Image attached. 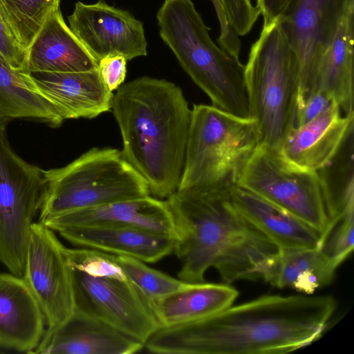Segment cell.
<instances>
[{
  "instance_id": "6da1fadb",
  "label": "cell",
  "mask_w": 354,
  "mask_h": 354,
  "mask_svg": "<svg viewBox=\"0 0 354 354\" xmlns=\"http://www.w3.org/2000/svg\"><path fill=\"white\" fill-rule=\"evenodd\" d=\"M337 307L331 295H266L206 318L159 327L144 348L157 354L285 353L317 341Z\"/></svg>"
},
{
  "instance_id": "7a4b0ae2",
  "label": "cell",
  "mask_w": 354,
  "mask_h": 354,
  "mask_svg": "<svg viewBox=\"0 0 354 354\" xmlns=\"http://www.w3.org/2000/svg\"><path fill=\"white\" fill-rule=\"evenodd\" d=\"M234 184L177 189L165 199L176 229L174 252L181 261L178 273L181 281L204 282L210 268L227 284L257 280L266 261L278 252L235 207L231 194Z\"/></svg>"
},
{
  "instance_id": "3957f363",
  "label": "cell",
  "mask_w": 354,
  "mask_h": 354,
  "mask_svg": "<svg viewBox=\"0 0 354 354\" xmlns=\"http://www.w3.org/2000/svg\"><path fill=\"white\" fill-rule=\"evenodd\" d=\"M111 109L123 156L153 197L167 199L180 184L191 120L182 89L166 80L142 76L118 88Z\"/></svg>"
},
{
  "instance_id": "277c9868",
  "label": "cell",
  "mask_w": 354,
  "mask_h": 354,
  "mask_svg": "<svg viewBox=\"0 0 354 354\" xmlns=\"http://www.w3.org/2000/svg\"><path fill=\"white\" fill-rule=\"evenodd\" d=\"M156 18L161 39L212 105L250 118L244 66L213 41L192 1L165 0Z\"/></svg>"
},
{
  "instance_id": "5b68a950",
  "label": "cell",
  "mask_w": 354,
  "mask_h": 354,
  "mask_svg": "<svg viewBox=\"0 0 354 354\" xmlns=\"http://www.w3.org/2000/svg\"><path fill=\"white\" fill-rule=\"evenodd\" d=\"M250 118L255 120L260 144L277 151L295 127L300 69L279 18L263 20L244 66Z\"/></svg>"
},
{
  "instance_id": "8992f818",
  "label": "cell",
  "mask_w": 354,
  "mask_h": 354,
  "mask_svg": "<svg viewBox=\"0 0 354 354\" xmlns=\"http://www.w3.org/2000/svg\"><path fill=\"white\" fill-rule=\"evenodd\" d=\"M45 176L39 221L150 195L147 182L116 149L93 148L65 167L45 171Z\"/></svg>"
},
{
  "instance_id": "52a82bcc",
  "label": "cell",
  "mask_w": 354,
  "mask_h": 354,
  "mask_svg": "<svg viewBox=\"0 0 354 354\" xmlns=\"http://www.w3.org/2000/svg\"><path fill=\"white\" fill-rule=\"evenodd\" d=\"M259 144L254 119L240 118L212 105L194 104L178 189L236 184Z\"/></svg>"
},
{
  "instance_id": "ba28073f",
  "label": "cell",
  "mask_w": 354,
  "mask_h": 354,
  "mask_svg": "<svg viewBox=\"0 0 354 354\" xmlns=\"http://www.w3.org/2000/svg\"><path fill=\"white\" fill-rule=\"evenodd\" d=\"M0 115V262L22 277L30 226L46 189L45 171L19 156Z\"/></svg>"
},
{
  "instance_id": "9c48e42d",
  "label": "cell",
  "mask_w": 354,
  "mask_h": 354,
  "mask_svg": "<svg viewBox=\"0 0 354 354\" xmlns=\"http://www.w3.org/2000/svg\"><path fill=\"white\" fill-rule=\"evenodd\" d=\"M301 219L323 234L329 218L315 171L297 167L259 144L236 183Z\"/></svg>"
},
{
  "instance_id": "30bf717a",
  "label": "cell",
  "mask_w": 354,
  "mask_h": 354,
  "mask_svg": "<svg viewBox=\"0 0 354 354\" xmlns=\"http://www.w3.org/2000/svg\"><path fill=\"white\" fill-rule=\"evenodd\" d=\"M68 267L74 310L144 344L160 327L151 302L127 277L94 276Z\"/></svg>"
},
{
  "instance_id": "8fae6325",
  "label": "cell",
  "mask_w": 354,
  "mask_h": 354,
  "mask_svg": "<svg viewBox=\"0 0 354 354\" xmlns=\"http://www.w3.org/2000/svg\"><path fill=\"white\" fill-rule=\"evenodd\" d=\"M354 0H292L279 19L299 65L298 104L315 90L321 59Z\"/></svg>"
},
{
  "instance_id": "7c38bea8",
  "label": "cell",
  "mask_w": 354,
  "mask_h": 354,
  "mask_svg": "<svg viewBox=\"0 0 354 354\" xmlns=\"http://www.w3.org/2000/svg\"><path fill=\"white\" fill-rule=\"evenodd\" d=\"M64 247L55 232L40 222L30 226L22 277L52 330L74 311L73 286Z\"/></svg>"
},
{
  "instance_id": "4fadbf2b",
  "label": "cell",
  "mask_w": 354,
  "mask_h": 354,
  "mask_svg": "<svg viewBox=\"0 0 354 354\" xmlns=\"http://www.w3.org/2000/svg\"><path fill=\"white\" fill-rule=\"evenodd\" d=\"M68 20L71 30L97 62L112 54L127 61L147 55L143 24L127 10L103 0L92 4L79 1Z\"/></svg>"
},
{
  "instance_id": "5bb4252c",
  "label": "cell",
  "mask_w": 354,
  "mask_h": 354,
  "mask_svg": "<svg viewBox=\"0 0 354 354\" xmlns=\"http://www.w3.org/2000/svg\"><path fill=\"white\" fill-rule=\"evenodd\" d=\"M29 88L51 102L64 120L94 118L111 109L113 93L98 69L74 73H26Z\"/></svg>"
},
{
  "instance_id": "9a60e30c",
  "label": "cell",
  "mask_w": 354,
  "mask_h": 354,
  "mask_svg": "<svg viewBox=\"0 0 354 354\" xmlns=\"http://www.w3.org/2000/svg\"><path fill=\"white\" fill-rule=\"evenodd\" d=\"M54 232L66 227L130 226L174 237L177 233L166 200L150 195L77 209L39 221Z\"/></svg>"
},
{
  "instance_id": "2e32d148",
  "label": "cell",
  "mask_w": 354,
  "mask_h": 354,
  "mask_svg": "<svg viewBox=\"0 0 354 354\" xmlns=\"http://www.w3.org/2000/svg\"><path fill=\"white\" fill-rule=\"evenodd\" d=\"M342 113L333 102L308 122L293 128L278 152L290 163L317 171L331 159L353 129L354 112Z\"/></svg>"
},
{
  "instance_id": "e0dca14e",
  "label": "cell",
  "mask_w": 354,
  "mask_h": 354,
  "mask_svg": "<svg viewBox=\"0 0 354 354\" xmlns=\"http://www.w3.org/2000/svg\"><path fill=\"white\" fill-rule=\"evenodd\" d=\"M145 344L74 310L56 328L45 331L33 353L41 354H133Z\"/></svg>"
},
{
  "instance_id": "ac0fdd59",
  "label": "cell",
  "mask_w": 354,
  "mask_h": 354,
  "mask_svg": "<svg viewBox=\"0 0 354 354\" xmlns=\"http://www.w3.org/2000/svg\"><path fill=\"white\" fill-rule=\"evenodd\" d=\"M57 232L71 244L155 263L174 252L176 239L147 230L115 225L66 227Z\"/></svg>"
},
{
  "instance_id": "d6986e66",
  "label": "cell",
  "mask_w": 354,
  "mask_h": 354,
  "mask_svg": "<svg viewBox=\"0 0 354 354\" xmlns=\"http://www.w3.org/2000/svg\"><path fill=\"white\" fill-rule=\"evenodd\" d=\"M45 323L24 278L0 272V347L33 353L46 331Z\"/></svg>"
},
{
  "instance_id": "ffe728a7",
  "label": "cell",
  "mask_w": 354,
  "mask_h": 354,
  "mask_svg": "<svg viewBox=\"0 0 354 354\" xmlns=\"http://www.w3.org/2000/svg\"><path fill=\"white\" fill-rule=\"evenodd\" d=\"M231 194L238 211L278 252L319 247L322 234L290 213L236 184Z\"/></svg>"
},
{
  "instance_id": "44dd1931",
  "label": "cell",
  "mask_w": 354,
  "mask_h": 354,
  "mask_svg": "<svg viewBox=\"0 0 354 354\" xmlns=\"http://www.w3.org/2000/svg\"><path fill=\"white\" fill-rule=\"evenodd\" d=\"M97 66L98 62L66 24L59 8L48 16L28 49L27 73L84 72Z\"/></svg>"
},
{
  "instance_id": "7402d4cb",
  "label": "cell",
  "mask_w": 354,
  "mask_h": 354,
  "mask_svg": "<svg viewBox=\"0 0 354 354\" xmlns=\"http://www.w3.org/2000/svg\"><path fill=\"white\" fill-rule=\"evenodd\" d=\"M239 292L229 284L189 283L150 301L160 326H172L212 316L232 305Z\"/></svg>"
},
{
  "instance_id": "603a6c76",
  "label": "cell",
  "mask_w": 354,
  "mask_h": 354,
  "mask_svg": "<svg viewBox=\"0 0 354 354\" xmlns=\"http://www.w3.org/2000/svg\"><path fill=\"white\" fill-rule=\"evenodd\" d=\"M337 268L319 248L282 251L266 261L261 279L310 295L331 283Z\"/></svg>"
},
{
  "instance_id": "cb8c5ba5",
  "label": "cell",
  "mask_w": 354,
  "mask_h": 354,
  "mask_svg": "<svg viewBox=\"0 0 354 354\" xmlns=\"http://www.w3.org/2000/svg\"><path fill=\"white\" fill-rule=\"evenodd\" d=\"M353 19L354 8L342 19L333 42L321 59L315 86V90L327 93L345 115L354 112Z\"/></svg>"
},
{
  "instance_id": "d4e9b609",
  "label": "cell",
  "mask_w": 354,
  "mask_h": 354,
  "mask_svg": "<svg viewBox=\"0 0 354 354\" xmlns=\"http://www.w3.org/2000/svg\"><path fill=\"white\" fill-rule=\"evenodd\" d=\"M0 115L27 119L56 128L64 120L55 106L31 90L26 73L14 69L0 55Z\"/></svg>"
},
{
  "instance_id": "484cf974",
  "label": "cell",
  "mask_w": 354,
  "mask_h": 354,
  "mask_svg": "<svg viewBox=\"0 0 354 354\" xmlns=\"http://www.w3.org/2000/svg\"><path fill=\"white\" fill-rule=\"evenodd\" d=\"M353 130L348 133L331 159L316 171L329 224L354 211Z\"/></svg>"
},
{
  "instance_id": "4316f807",
  "label": "cell",
  "mask_w": 354,
  "mask_h": 354,
  "mask_svg": "<svg viewBox=\"0 0 354 354\" xmlns=\"http://www.w3.org/2000/svg\"><path fill=\"white\" fill-rule=\"evenodd\" d=\"M60 0H0V12L19 44L31 46L48 16Z\"/></svg>"
},
{
  "instance_id": "83f0119b",
  "label": "cell",
  "mask_w": 354,
  "mask_h": 354,
  "mask_svg": "<svg viewBox=\"0 0 354 354\" xmlns=\"http://www.w3.org/2000/svg\"><path fill=\"white\" fill-rule=\"evenodd\" d=\"M128 279L149 301H153L185 288L189 283L153 269L133 257L115 255Z\"/></svg>"
},
{
  "instance_id": "f1b7e54d",
  "label": "cell",
  "mask_w": 354,
  "mask_h": 354,
  "mask_svg": "<svg viewBox=\"0 0 354 354\" xmlns=\"http://www.w3.org/2000/svg\"><path fill=\"white\" fill-rule=\"evenodd\" d=\"M338 267L354 248V211L330 223L319 247Z\"/></svg>"
},
{
  "instance_id": "f546056e",
  "label": "cell",
  "mask_w": 354,
  "mask_h": 354,
  "mask_svg": "<svg viewBox=\"0 0 354 354\" xmlns=\"http://www.w3.org/2000/svg\"><path fill=\"white\" fill-rule=\"evenodd\" d=\"M226 19L239 36L249 33L261 15L259 10L252 0H219Z\"/></svg>"
},
{
  "instance_id": "4dcf8cb0",
  "label": "cell",
  "mask_w": 354,
  "mask_h": 354,
  "mask_svg": "<svg viewBox=\"0 0 354 354\" xmlns=\"http://www.w3.org/2000/svg\"><path fill=\"white\" fill-rule=\"evenodd\" d=\"M0 55L14 69L27 73L28 50L19 44L1 12Z\"/></svg>"
},
{
  "instance_id": "1f68e13d",
  "label": "cell",
  "mask_w": 354,
  "mask_h": 354,
  "mask_svg": "<svg viewBox=\"0 0 354 354\" xmlns=\"http://www.w3.org/2000/svg\"><path fill=\"white\" fill-rule=\"evenodd\" d=\"M126 58L121 55H109L98 62L97 69L107 88L113 92L124 82L127 74Z\"/></svg>"
},
{
  "instance_id": "d6a6232c",
  "label": "cell",
  "mask_w": 354,
  "mask_h": 354,
  "mask_svg": "<svg viewBox=\"0 0 354 354\" xmlns=\"http://www.w3.org/2000/svg\"><path fill=\"white\" fill-rule=\"evenodd\" d=\"M335 102L327 93L315 90L297 106L295 127L301 126L317 116Z\"/></svg>"
},
{
  "instance_id": "836d02e7",
  "label": "cell",
  "mask_w": 354,
  "mask_h": 354,
  "mask_svg": "<svg viewBox=\"0 0 354 354\" xmlns=\"http://www.w3.org/2000/svg\"><path fill=\"white\" fill-rule=\"evenodd\" d=\"M292 0H259L256 6L263 20H273L283 15Z\"/></svg>"
},
{
  "instance_id": "e575fe53",
  "label": "cell",
  "mask_w": 354,
  "mask_h": 354,
  "mask_svg": "<svg viewBox=\"0 0 354 354\" xmlns=\"http://www.w3.org/2000/svg\"><path fill=\"white\" fill-rule=\"evenodd\" d=\"M210 1H212V3H214L212 4L214 6L215 10H218L223 8L219 0H210Z\"/></svg>"
},
{
  "instance_id": "d590c367",
  "label": "cell",
  "mask_w": 354,
  "mask_h": 354,
  "mask_svg": "<svg viewBox=\"0 0 354 354\" xmlns=\"http://www.w3.org/2000/svg\"><path fill=\"white\" fill-rule=\"evenodd\" d=\"M258 1H259V0H256V3L258 2Z\"/></svg>"
}]
</instances>
